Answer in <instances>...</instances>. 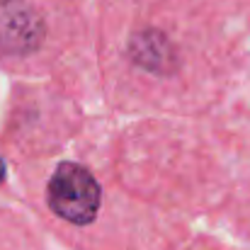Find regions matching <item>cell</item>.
Listing matches in <instances>:
<instances>
[{"instance_id":"3957f363","label":"cell","mask_w":250,"mask_h":250,"mask_svg":"<svg viewBox=\"0 0 250 250\" xmlns=\"http://www.w3.org/2000/svg\"><path fill=\"white\" fill-rule=\"evenodd\" d=\"M2 177H5V163L0 161V182H2Z\"/></svg>"},{"instance_id":"7a4b0ae2","label":"cell","mask_w":250,"mask_h":250,"mask_svg":"<svg viewBox=\"0 0 250 250\" xmlns=\"http://www.w3.org/2000/svg\"><path fill=\"white\" fill-rule=\"evenodd\" d=\"M44 39L42 17L20 0L0 2V49L10 54H27Z\"/></svg>"},{"instance_id":"6da1fadb","label":"cell","mask_w":250,"mask_h":250,"mask_svg":"<svg viewBox=\"0 0 250 250\" xmlns=\"http://www.w3.org/2000/svg\"><path fill=\"white\" fill-rule=\"evenodd\" d=\"M46 199L54 214L76 226H85L97 216L102 192L90 170L78 163H61L49 180Z\"/></svg>"}]
</instances>
